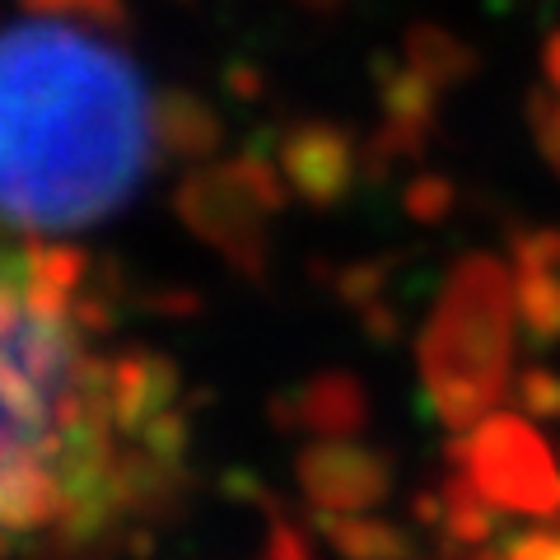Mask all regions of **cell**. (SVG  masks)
<instances>
[{
	"instance_id": "cell-15",
	"label": "cell",
	"mask_w": 560,
	"mask_h": 560,
	"mask_svg": "<svg viewBox=\"0 0 560 560\" xmlns=\"http://www.w3.org/2000/svg\"><path fill=\"white\" fill-rule=\"evenodd\" d=\"M24 10L47 14V20H80L108 33H127V0H24Z\"/></svg>"
},
{
	"instance_id": "cell-4",
	"label": "cell",
	"mask_w": 560,
	"mask_h": 560,
	"mask_svg": "<svg viewBox=\"0 0 560 560\" xmlns=\"http://www.w3.org/2000/svg\"><path fill=\"white\" fill-rule=\"evenodd\" d=\"M453 463L500 510L541 518L560 510V467L541 434L518 416H486L467 440L453 444Z\"/></svg>"
},
{
	"instance_id": "cell-8",
	"label": "cell",
	"mask_w": 560,
	"mask_h": 560,
	"mask_svg": "<svg viewBox=\"0 0 560 560\" xmlns=\"http://www.w3.org/2000/svg\"><path fill=\"white\" fill-rule=\"evenodd\" d=\"M154 136H160V150L173 154V160H206V154L220 150L224 121L206 98L187 90H164L154 98Z\"/></svg>"
},
{
	"instance_id": "cell-14",
	"label": "cell",
	"mask_w": 560,
	"mask_h": 560,
	"mask_svg": "<svg viewBox=\"0 0 560 560\" xmlns=\"http://www.w3.org/2000/svg\"><path fill=\"white\" fill-rule=\"evenodd\" d=\"M444 523L458 541H486L490 528H495V514H490V500L471 486L463 471L444 486Z\"/></svg>"
},
{
	"instance_id": "cell-1",
	"label": "cell",
	"mask_w": 560,
	"mask_h": 560,
	"mask_svg": "<svg viewBox=\"0 0 560 560\" xmlns=\"http://www.w3.org/2000/svg\"><path fill=\"white\" fill-rule=\"evenodd\" d=\"M75 290L28 271L20 248L5 261V444H0V518L10 541L61 528L94 537L127 504L168 486L145 444L117 448L113 360L90 355Z\"/></svg>"
},
{
	"instance_id": "cell-6",
	"label": "cell",
	"mask_w": 560,
	"mask_h": 560,
	"mask_svg": "<svg viewBox=\"0 0 560 560\" xmlns=\"http://www.w3.org/2000/svg\"><path fill=\"white\" fill-rule=\"evenodd\" d=\"M280 168L313 206H337L355 183V140L331 121H300L280 136Z\"/></svg>"
},
{
	"instance_id": "cell-23",
	"label": "cell",
	"mask_w": 560,
	"mask_h": 560,
	"mask_svg": "<svg viewBox=\"0 0 560 560\" xmlns=\"http://www.w3.org/2000/svg\"><path fill=\"white\" fill-rule=\"evenodd\" d=\"M541 75H547V84L560 94V28L547 38V47H541Z\"/></svg>"
},
{
	"instance_id": "cell-7",
	"label": "cell",
	"mask_w": 560,
	"mask_h": 560,
	"mask_svg": "<svg viewBox=\"0 0 560 560\" xmlns=\"http://www.w3.org/2000/svg\"><path fill=\"white\" fill-rule=\"evenodd\" d=\"M300 481L313 504H323L331 514L370 510L374 500L388 495V463L374 448L355 444H318L300 458Z\"/></svg>"
},
{
	"instance_id": "cell-11",
	"label": "cell",
	"mask_w": 560,
	"mask_h": 560,
	"mask_svg": "<svg viewBox=\"0 0 560 560\" xmlns=\"http://www.w3.org/2000/svg\"><path fill=\"white\" fill-rule=\"evenodd\" d=\"M440 84H430L416 66H393L388 57H378V98L383 113L397 121H416V127H434V113H440Z\"/></svg>"
},
{
	"instance_id": "cell-9",
	"label": "cell",
	"mask_w": 560,
	"mask_h": 560,
	"mask_svg": "<svg viewBox=\"0 0 560 560\" xmlns=\"http://www.w3.org/2000/svg\"><path fill=\"white\" fill-rule=\"evenodd\" d=\"M401 57H407V66H416L430 84H440V90L463 84L467 75H477V51H471L463 38H453V33L434 28V24L407 28V38H401Z\"/></svg>"
},
{
	"instance_id": "cell-16",
	"label": "cell",
	"mask_w": 560,
	"mask_h": 560,
	"mask_svg": "<svg viewBox=\"0 0 560 560\" xmlns=\"http://www.w3.org/2000/svg\"><path fill=\"white\" fill-rule=\"evenodd\" d=\"M230 168H234V178H238L243 187H248V197H253L261 210H280V206H285V183H280L276 164L257 150V140L248 145V154H238V160H230Z\"/></svg>"
},
{
	"instance_id": "cell-2",
	"label": "cell",
	"mask_w": 560,
	"mask_h": 560,
	"mask_svg": "<svg viewBox=\"0 0 560 560\" xmlns=\"http://www.w3.org/2000/svg\"><path fill=\"white\" fill-rule=\"evenodd\" d=\"M154 103L117 43L38 14L5 33L0 187L24 234L90 230L150 173Z\"/></svg>"
},
{
	"instance_id": "cell-20",
	"label": "cell",
	"mask_w": 560,
	"mask_h": 560,
	"mask_svg": "<svg viewBox=\"0 0 560 560\" xmlns=\"http://www.w3.org/2000/svg\"><path fill=\"white\" fill-rule=\"evenodd\" d=\"M224 90H230L234 98H243V103H257L261 94H267V80H261V70L253 61H230L224 66Z\"/></svg>"
},
{
	"instance_id": "cell-12",
	"label": "cell",
	"mask_w": 560,
	"mask_h": 560,
	"mask_svg": "<svg viewBox=\"0 0 560 560\" xmlns=\"http://www.w3.org/2000/svg\"><path fill=\"white\" fill-rule=\"evenodd\" d=\"M323 533L331 537L346 560H407V537L393 523H374V518H346V514H327Z\"/></svg>"
},
{
	"instance_id": "cell-5",
	"label": "cell",
	"mask_w": 560,
	"mask_h": 560,
	"mask_svg": "<svg viewBox=\"0 0 560 560\" xmlns=\"http://www.w3.org/2000/svg\"><path fill=\"white\" fill-rule=\"evenodd\" d=\"M178 215L187 220L191 234L215 243L238 271L261 276V261H267L261 215H271V210H261L248 197V187L234 178L230 164L191 173V178L183 183V191H178Z\"/></svg>"
},
{
	"instance_id": "cell-17",
	"label": "cell",
	"mask_w": 560,
	"mask_h": 560,
	"mask_svg": "<svg viewBox=\"0 0 560 560\" xmlns=\"http://www.w3.org/2000/svg\"><path fill=\"white\" fill-rule=\"evenodd\" d=\"M528 127L537 136L547 164L560 173V94L556 90H533L528 94Z\"/></svg>"
},
{
	"instance_id": "cell-10",
	"label": "cell",
	"mask_w": 560,
	"mask_h": 560,
	"mask_svg": "<svg viewBox=\"0 0 560 560\" xmlns=\"http://www.w3.org/2000/svg\"><path fill=\"white\" fill-rule=\"evenodd\" d=\"M300 425L323 434H350L364 425V393L350 374H327L300 397Z\"/></svg>"
},
{
	"instance_id": "cell-13",
	"label": "cell",
	"mask_w": 560,
	"mask_h": 560,
	"mask_svg": "<svg viewBox=\"0 0 560 560\" xmlns=\"http://www.w3.org/2000/svg\"><path fill=\"white\" fill-rule=\"evenodd\" d=\"M518 313L537 341L560 337V271H518Z\"/></svg>"
},
{
	"instance_id": "cell-22",
	"label": "cell",
	"mask_w": 560,
	"mask_h": 560,
	"mask_svg": "<svg viewBox=\"0 0 560 560\" xmlns=\"http://www.w3.org/2000/svg\"><path fill=\"white\" fill-rule=\"evenodd\" d=\"M490 560H560V541L556 537H523L514 547H504Z\"/></svg>"
},
{
	"instance_id": "cell-19",
	"label": "cell",
	"mask_w": 560,
	"mask_h": 560,
	"mask_svg": "<svg viewBox=\"0 0 560 560\" xmlns=\"http://www.w3.org/2000/svg\"><path fill=\"white\" fill-rule=\"evenodd\" d=\"M401 206H407L420 224H434V220H444V215H448L453 187H448L444 178H416V183L407 187V197H401Z\"/></svg>"
},
{
	"instance_id": "cell-18",
	"label": "cell",
	"mask_w": 560,
	"mask_h": 560,
	"mask_svg": "<svg viewBox=\"0 0 560 560\" xmlns=\"http://www.w3.org/2000/svg\"><path fill=\"white\" fill-rule=\"evenodd\" d=\"M518 271H560V230H523L514 234Z\"/></svg>"
},
{
	"instance_id": "cell-3",
	"label": "cell",
	"mask_w": 560,
	"mask_h": 560,
	"mask_svg": "<svg viewBox=\"0 0 560 560\" xmlns=\"http://www.w3.org/2000/svg\"><path fill=\"white\" fill-rule=\"evenodd\" d=\"M510 276L495 257H467L453 271L440 313L420 341V364L434 393V407L448 425H471L504 388L510 364V313H514Z\"/></svg>"
},
{
	"instance_id": "cell-21",
	"label": "cell",
	"mask_w": 560,
	"mask_h": 560,
	"mask_svg": "<svg viewBox=\"0 0 560 560\" xmlns=\"http://www.w3.org/2000/svg\"><path fill=\"white\" fill-rule=\"evenodd\" d=\"M523 407L528 411H560V383L547 370L523 374Z\"/></svg>"
},
{
	"instance_id": "cell-24",
	"label": "cell",
	"mask_w": 560,
	"mask_h": 560,
	"mask_svg": "<svg viewBox=\"0 0 560 560\" xmlns=\"http://www.w3.org/2000/svg\"><path fill=\"white\" fill-rule=\"evenodd\" d=\"M267 560H308V556H304V547H300V537L280 528V533L271 537V551H267Z\"/></svg>"
},
{
	"instance_id": "cell-25",
	"label": "cell",
	"mask_w": 560,
	"mask_h": 560,
	"mask_svg": "<svg viewBox=\"0 0 560 560\" xmlns=\"http://www.w3.org/2000/svg\"><path fill=\"white\" fill-rule=\"evenodd\" d=\"M300 5H308V10H337L341 0H300Z\"/></svg>"
}]
</instances>
